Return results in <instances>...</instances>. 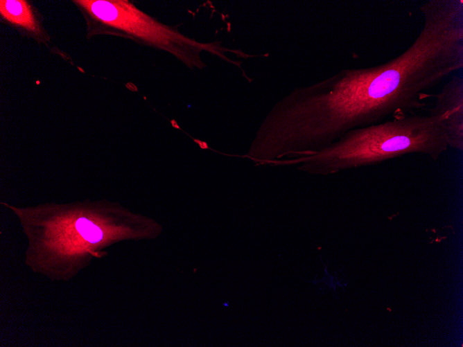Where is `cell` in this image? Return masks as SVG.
Masks as SVG:
<instances>
[{"mask_svg":"<svg viewBox=\"0 0 463 347\" xmlns=\"http://www.w3.org/2000/svg\"><path fill=\"white\" fill-rule=\"evenodd\" d=\"M0 14L10 23L19 26L35 35L42 33L31 7L26 1L1 0Z\"/></svg>","mask_w":463,"mask_h":347,"instance_id":"obj_4","label":"cell"},{"mask_svg":"<svg viewBox=\"0 0 463 347\" xmlns=\"http://www.w3.org/2000/svg\"><path fill=\"white\" fill-rule=\"evenodd\" d=\"M74 2L99 22L165 51L190 68L203 69L201 53L207 51L232 62L225 53L236 51L222 42H201L162 24L126 0H78Z\"/></svg>","mask_w":463,"mask_h":347,"instance_id":"obj_2","label":"cell"},{"mask_svg":"<svg viewBox=\"0 0 463 347\" xmlns=\"http://www.w3.org/2000/svg\"><path fill=\"white\" fill-rule=\"evenodd\" d=\"M76 228L80 235L90 243H98L106 235L105 230L103 231L99 226L85 217H80L77 220ZM119 235L122 237V235Z\"/></svg>","mask_w":463,"mask_h":347,"instance_id":"obj_5","label":"cell"},{"mask_svg":"<svg viewBox=\"0 0 463 347\" xmlns=\"http://www.w3.org/2000/svg\"><path fill=\"white\" fill-rule=\"evenodd\" d=\"M448 148L441 117L415 113L349 130L313 154L268 166H295L303 172L326 176L410 154L437 161Z\"/></svg>","mask_w":463,"mask_h":347,"instance_id":"obj_1","label":"cell"},{"mask_svg":"<svg viewBox=\"0 0 463 347\" xmlns=\"http://www.w3.org/2000/svg\"><path fill=\"white\" fill-rule=\"evenodd\" d=\"M322 262L324 267V275L323 278L319 280L316 279L315 278L313 281H306L312 283L315 285H317L318 283H324V287L320 288V292H322V291L324 290V294L331 289H332L335 292L337 287H340L344 290V287L347 285L348 283H344L343 281L344 278L343 277H338L337 272L335 273V276L331 275L327 270L328 263L326 265H325L322 260Z\"/></svg>","mask_w":463,"mask_h":347,"instance_id":"obj_6","label":"cell"},{"mask_svg":"<svg viewBox=\"0 0 463 347\" xmlns=\"http://www.w3.org/2000/svg\"><path fill=\"white\" fill-rule=\"evenodd\" d=\"M430 115L441 117L449 148L463 150V78L453 75L435 95Z\"/></svg>","mask_w":463,"mask_h":347,"instance_id":"obj_3","label":"cell"}]
</instances>
